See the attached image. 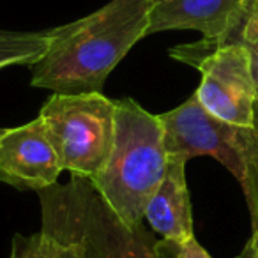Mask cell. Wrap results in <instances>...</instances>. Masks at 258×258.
<instances>
[{"instance_id": "6da1fadb", "label": "cell", "mask_w": 258, "mask_h": 258, "mask_svg": "<svg viewBox=\"0 0 258 258\" xmlns=\"http://www.w3.org/2000/svg\"><path fill=\"white\" fill-rule=\"evenodd\" d=\"M156 0H111L55 29L50 50L30 66V85L53 94L103 92L110 73L147 36Z\"/></svg>"}, {"instance_id": "7a4b0ae2", "label": "cell", "mask_w": 258, "mask_h": 258, "mask_svg": "<svg viewBox=\"0 0 258 258\" xmlns=\"http://www.w3.org/2000/svg\"><path fill=\"white\" fill-rule=\"evenodd\" d=\"M168 166L159 115L131 97L115 101V133L104 166L92 180L103 200L129 226H140L145 207Z\"/></svg>"}, {"instance_id": "3957f363", "label": "cell", "mask_w": 258, "mask_h": 258, "mask_svg": "<svg viewBox=\"0 0 258 258\" xmlns=\"http://www.w3.org/2000/svg\"><path fill=\"white\" fill-rule=\"evenodd\" d=\"M41 230L62 242H75L85 258H163L159 242L142 223L129 226L94 189L73 177L64 186L39 191Z\"/></svg>"}, {"instance_id": "277c9868", "label": "cell", "mask_w": 258, "mask_h": 258, "mask_svg": "<svg viewBox=\"0 0 258 258\" xmlns=\"http://www.w3.org/2000/svg\"><path fill=\"white\" fill-rule=\"evenodd\" d=\"M168 159L187 163L211 156L237 180L246 197L253 230H258V133L209 113L195 94L180 106L159 115Z\"/></svg>"}, {"instance_id": "5b68a950", "label": "cell", "mask_w": 258, "mask_h": 258, "mask_svg": "<svg viewBox=\"0 0 258 258\" xmlns=\"http://www.w3.org/2000/svg\"><path fill=\"white\" fill-rule=\"evenodd\" d=\"M37 117L46 127L62 170L92 182L113 142L115 101L103 92L53 94Z\"/></svg>"}, {"instance_id": "8992f818", "label": "cell", "mask_w": 258, "mask_h": 258, "mask_svg": "<svg viewBox=\"0 0 258 258\" xmlns=\"http://www.w3.org/2000/svg\"><path fill=\"white\" fill-rule=\"evenodd\" d=\"M189 66L200 69L202 82L195 97L214 117L242 127H253L256 82L247 50L240 43L216 46Z\"/></svg>"}, {"instance_id": "52a82bcc", "label": "cell", "mask_w": 258, "mask_h": 258, "mask_svg": "<svg viewBox=\"0 0 258 258\" xmlns=\"http://www.w3.org/2000/svg\"><path fill=\"white\" fill-rule=\"evenodd\" d=\"M251 0H156L147 36L165 30H198L204 39L170 50L175 60L191 64L209 50L226 44L246 16Z\"/></svg>"}, {"instance_id": "ba28073f", "label": "cell", "mask_w": 258, "mask_h": 258, "mask_svg": "<svg viewBox=\"0 0 258 258\" xmlns=\"http://www.w3.org/2000/svg\"><path fill=\"white\" fill-rule=\"evenodd\" d=\"M64 172L39 117L0 135V182L20 191H43Z\"/></svg>"}, {"instance_id": "9c48e42d", "label": "cell", "mask_w": 258, "mask_h": 258, "mask_svg": "<svg viewBox=\"0 0 258 258\" xmlns=\"http://www.w3.org/2000/svg\"><path fill=\"white\" fill-rule=\"evenodd\" d=\"M145 219L168 242H186L193 233V209L186 182V163L168 159L158 189L145 207Z\"/></svg>"}, {"instance_id": "30bf717a", "label": "cell", "mask_w": 258, "mask_h": 258, "mask_svg": "<svg viewBox=\"0 0 258 258\" xmlns=\"http://www.w3.org/2000/svg\"><path fill=\"white\" fill-rule=\"evenodd\" d=\"M55 29L2 30L0 29V71L11 66H32L50 50Z\"/></svg>"}, {"instance_id": "8fae6325", "label": "cell", "mask_w": 258, "mask_h": 258, "mask_svg": "<svg viewBox=\"0 0 258 258\" xmlns=\"http://www.w3.org/2000/svg\"><path fill=\"white\" fill-rule=\"evenodd\" d=\"M9 258H85V254L78 244L62 242L37 232L32 235L16 233L13 237Z\"/></svg>"}, {"instance_id": "7c38bea8", "label": "cell", "mask_w": 258, "mask_h": 258, "mask_svg": "<svg viewBox=\"0 0 258 258\" xmlns=\"http://www.w3.org/2000/svg\"><path fill=\"white\" fill-rule=\"evenodd\" d=\"M226 43H240L247 50L253 78L258 87V8L254 6L253 0H251L247 13L242 18V22H240V25L233 30V34Z\"/></svg>"}, {"instance_id": "4fadbf2b", "label": "cell", "mask_w": 258, "mask_h": 258, "mask_svg": "<svg viewBox=\"0 0 258 258\" xmlns=\"http://www.w3.org/2000/svg\"><path fill=\"white\" fill-rule=\"evenodd\" d=\"M159 247L168 251L173 258H212L207 251L202 247V244L197 240V237H191L186 242H168L163 240L159 242Z\"/></svg>"}, {"instance_id": "5bb4252c", "label": "cell", "mask_w": 258, "mask_h": 258, "mask_svg": "<svg viewBox=\"0 0 258 258\" xmlns=\"http://www.w3.org/2000/svg\"><path fill=\"white\" fill-rule=\"evenodd\" d=\"M237 258H258V230H253V235L246 242L244 249Z\"/></svg>"}, {"instance_id": "9a60e30c", "label": "cell", "mask_w": 258, "mask_h": 258, "mask_svg": "<svg viewBox=\"0 0 258 258\" xmlns=\"http://www.w3.org/2000/svg\"><path fill=\"white\" fill-rule=\"evenodd\" d=\"M253 115H254V122H253V127L256 129V133H258V87H256V99H254V108H253Z\"/></svg>"}, {"instance_id": "2e32d148", "label": "cell", "mask_w": 258, "mask_h": 258, "mask_svg": "<svg viewBox=\"0 0 258 258\" xmlns=\"http://www.w3.org/2000/svg\"><path fill=\"white\" fill-rule=\"evenodd\" d=\"M4 129H6V127H0V135H2V133H4Z\"/></svg>"}, {"instance_id": "e0dca14e", "label": "cell", "mask_w": 258, "mask_h": 258, "mask_svg": "<svg viewBox=\"0 0 258 258\" xmlns=\"http://www.w3.org/2000/svg\"><path fill=\"white\" fill-rule=\"evenodd\" d=\"M253 2H254V6H256V8H258V0H253Z\"/></svg>"}]
</instances>
